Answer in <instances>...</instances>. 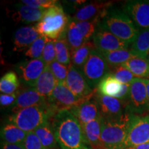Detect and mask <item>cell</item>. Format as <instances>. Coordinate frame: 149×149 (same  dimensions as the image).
I'll use <instances>...</instances> for the list:
<instances>
[{
  "instance_id": "6",
  "label": "cell",
  "mask_w": 149,
  "mask_h": 149,
  "mask_svg": "<svg viewBox=\"0 0 149 149\" xmlns=\"http://www.w3.org/2000/svg\"><path fill=\"white\" fill-rule=\"evenodd\" d=\"M87 82L93 89L110 72V66L103 55L94 49L81 69Z\"/></svg>"
},
{
  "instance_id": "39",
  "label": "cell",
  "mask_w": 149,
  "mask_h": 149,
  "mask_svg": "<svg viewBox=\"0 0 149 149\" xmlns=\"http://www.w3.org/2000/svg\"><path fill=\"white\" fill-rule=\"evenodd\" d=\"M19 93L16 92L13 94H2L0 95V104L1 107H13L17 98Z\"/></svg>"
},
{
  "instance_id": "17",
  "label": "cell",
  "mask_w": 149,
  "mask_h": 149,
  "mask_svg": "<svg viewBox=\"0 0 149 149\" xmlns=\"http://www.w3.org/2000/svg\"><path fill=\"white\" fill-rule=\"evenodd\" d=\"M47 102V97L40 94L35 88H29L19 93L15 104L12 107V111L14 113L26 108L44 105Z\"/></svg>"
},
{
  "instance_id": "26",
  "label": "cell",
  "mask_w": 149,
  "mask_h": 149,
  "mask_svg": "<svg viewBox=\"0 0 149 149\" xmlns=\"http://www.w3.org/2000/svg\"><path fill=\"white\" fill-rule=\"evenodd\" d=\"M135 77L149 79V61L146 59L133 57L122 64Z\"/></svg>"
},
{
  "instance_id": "34",
  "label": "cell",
  "mask_w": 149,
  "mask_h": 149,
  "mask_svg": "<svg viewBox=\"0 0 149 149\" xmlns=\"http://www.w3.org/2000/svg\"><path fill=\"white\" fill-rule=\"evenodd\" d=\"M110 73L114 77L115 79L122 84H130L136 78L129 70L123 66L110 68Z\"/></svg>"
},
{
  "instance_id": "31",
  "label": "cell",
  "mask_w": 149,
  "mask_h": 149,
  "mask_svg": "<svg viewBox=\"0 0 149 149\" xmlns=\"http://www.w3.org/2000/svg\"><path fill=\"white\" fill-rule=\"evenodd\" d=\"M20 81L16 72H8L0 79V91L2 94H13L16 93Z\"/></svg>"
},
{
  "instance_id": "20",
  "label": "cell",
  "mask_w": 149,
  "mask_h": 149,
  "mask_svg": "<svg viewBox=\"0 0 149 149\" xmlns=\"http://www.w3.org/2000/svg\"><path fill=\"white\" fill-rule=\"evenodd\" d=\"M101 121L100 115L86 124H81L86 139L93 149H104L101 139Z\"/></svg>"
},
{
  "instance_id": "30",
  "label": "cell",
  "mask_w": 149,
  "mask_h": 149,
  "mask_svg": "<svg viewBox=\"0 0 149 149\" xmlns=\"http://www.w3.org/2000/svg\"><path fill=\"white\" fill-rule=\"evenodd\" d=\"M56 60L61 64L69 67L71 64V53L66 38L55 41Z\"/></svg>"
},
{
  "instance_id": "28",
  "label": "cell",
  "mask_w": 149,
  "mask_h": 149,
  "mask_svg": "<svg viewBox=\"0 0 149 149\" xmlns=\"http://www.w3.org/2000/svg\"><path fill=\"white\" fill-rule=\"evenodd\" d=\"M65 38L69 46L70 53L78 49L85 42L81 32L76 26L75 22L70 20L67 27Z\"/></svg>"
},
{
  "instance_id": "19",
  "label": "cell",
  "mask_w": 149,
  "mask_h": 149,
  "mask_svg": "<svg viewBox=\"0 0 149 149\" xmlns=\"http://www.w3.org/2000/svg\"><path fill=\"white\" fill-rule=\"evenodd\" d=\"M15 11L13 14V19L16 22L25 24L40 22L44 16L46 10H40L32 8L22 2L16 3Z\"/></svg>"
},
{
  "instance_id": "14",
  "label": "cell",
  "mask_w": 149,
  "mask_h": 149,
  "mask_svg": "<svg viewBox=\"0 0 149 149\" xmlns=\"http://www.w3.org/2000/svg\"><path fill=\"white\" fill-rule=\"evenodd\" d=\"M65 84L75 95L81 98L86 97L94 92L87 82L82 71L70 64Z\"/></svg>"
},
{
  "instance_id": "10",
  "label": "cell",
  "mask_w": 149,
  "mask_h": 149,
  "mask_svg": "<svg viewBox=\"0 0 149 149\" xmlns=\"http://www.w3.org/2000/svg\"><path fill=\"white\" fill-rule=\"evenodd\" d=\"M93 42L95 49L102 53L128 49L129 46L127 42L119 39L99 25L93 37Z\"/></svg>"
},
{
  "instance_id": "41",
  "label": "cell",
  "mask_w": 149,
  "mask_h": 149,
  "mask_svg": "<svg viewBox=\"0 0 149 149\" xmlns=\"http://www.w3.org/2000/svg\"><path fill=\"white\" fill-rule=\"evenodd\" d=\"M124 149H149V142L140 145H137V146L127 147V148Z\"/></svg>"
},
{
  "instance_id": "23",
  "label": "cell",
  "mask_w": 149,
  "mask_h": 149,
  "mask_svg": "<svg viewBox=\"0 0 149 149\" xmlns=\"http://www.w3.org/2000/svg\"><path fill=\"white\" fill-rule=\"evenodd\" d=\"M135 57L147 59L149 55V29H141L130 49Z\"/></svg>"
},
{
  "instance_id": "35",
  "label": "cell",
  "mask_w": 149,
  "mask_h": 149,
  "mask_svg": "<svg viewBox=\"0 0 149 149\" xmlns=\"http://www.w3.org/2000/svg\"><path fill=\"white\" fill-rule=\"evenodd\" d=\"M48 66L57 81L61 83H65L69 67L61 64L57 60L51 63Z\"/></svg>"
},
{
  "instance_id": "27",
  "label": "cell",
  "mask_w": 149,
  "mask_h": 149,
  "mask_svg": "<svg viewBox=\"0 0 149 149\" xmlns=\"http://www.w3.org/2000/svg\"><path fill=\"white\" fill-rule=\"evenodd\" d=\"M94 49H95V47L93 42H85L81 47L71 53V64L81 70L91 52Z\"/></svg>"
},
{
  "instance_id": "42",
  "label": "cell",
  "mask_w": 149,
  "mask_h": 149,
  "mask_svg": "<svg viewBox=\"0 0 149 149\" xmlns=\"http://www.w3.org/2000/svg\"><path fill=\"white\" fill-rule=\"evenodd\" d=\"M145 84L146 86V91H147V95H148V98L149 100V79H144Z\"/></svg>"
},
{
  "instance_id": "13",
  "label": "cell",
  "mask_w": 149,
  "mask_h": 149,
  "mask_svg": "<svg viewBox=\"0 0 149 149\" xmlns=\"http://www.w3.org/2000/svg\"><path fill=\"white\" fill-rule=\"evenodd\" d=\"M124 10L136 26L149 29V0L128 1L124 6Z\"/></svg>"
},
{
  "instance_id": "32",
  "label": "cell",
  "mask_w": 149,
  "mask_h": 149,
  "mask_svg": "<svg viewBox=\"0 0 149 149\" xmlns=\"http://www.w3.org/2000/svg\"><path fill=\"white\" fill-rule=\"evenodd\" d=\"M100 18H95L89 21L75 22L76 26L81 32L85 42L90 41V39L94 35L97 29Z\"/></svg>"
},
{
  "instance_id": "4",
  "label": "cell",
  "mask_w": 149,
  "mask_h": 149,
  "mask_svg": "<svg viewBox=\"0 0 149 149\" xmlns=\"http://www.w3.org/2000/svg\"><path fill=\"white\" fill-rule=\"evenodd\" d=\"M133 115L127 111L117 119H106L102 117L101 139L104 149H124Z\"/></svg>"
},
{
  "instance_id": "12",
  "label": "cell",
  "mask_w": 149,
  "mask_h": 149,
  "mask_svg": "<svg viewBox=\"0 0 149 149\" xmlns=\"http://www.w3.org/2000/svg\"><path fill=\"white\" fill-rule=\"evenodd\" d=\"M46 65L42 58L24 61L15 66L22 82L33 88L35 82L45 69Z\"/></svg>"
},
{
  "instance_id": "18",
  "label": "cell",
  "mask_w": 149,
  "mask_h": 149,
  "mask_svg": "<svg viewBox=\"0 0 149 149\" xmlns=\"http://www.w3.org/2000/svg\"><path fill=\"white\" fill-rule=\"evenodd\" d=\"M40 35L35 26L19 28L13 35V51L17 52L27 51Z\"/></svg>"
},
{
  "instance_id": "5",
  "label": "cell",
  "mask_w": 149,
  "mask_h": 149,
  "mask_svg": "<svg viewBox=\"0 0 149 149\" xmlns=\"http://www.w3.org/2000/svg\"><path fill=\"white\" fill-rule=\"evenodd\" d=\"M69 24L68 17L59 3L46 9L42 20L35 26L37 32L49 40L65 38Z\"/></svg>"
},
{
  "instance_id": "2",
  "label": "cell",
  "mask_w": 149,
  "mask_h": 149,
  "mask_svg": "<svg viewBox=\"0 0 149 149\" xmlns=\"http://www.w3.org/2000/svg\"><path fill=\"white\" fill-rule=\"evenodd\" d=\"M99 26L128 44H133L139 31L124 11L109 9L103 15Z\"/></svg>"
},
{
  "instance_id": "11",
  "label": "cell",
  "mask_w": 149,
  "mask_h": 149,
  "mask_svg": "<svg viewBox=\"0 0 149 149\" xmlns=\"http://www.w3.org/2000/svg\"><path fill=\"white\" fill-rule=\"evenodd\" d=\"M100 107V115L106 119H117L126 113L128 102L101 95L97 89L95 94Z\"/></svg>"
},
{
  "instance_id": "25",
  "label": "cell",
  "mask_w": 149,
  "mask_h": 149,
  "mask_svg": "<svg viewBox=\"0 0 149 149\" xmlns=\"http://www.w3.org/2000/svg\"><path fill=\"white\" fill-rule=\"evenodd\" d=\"M123 84L115 79L110 73L108 74L97 86V91L105 96L116 97L122 89Z\"/></svg>"
},
{
  "instance_id": "9",
  "label": "cell",
  "mask_w": 149,
  "mask_h": 149,
  "mask_svg": "<svg viewBox=\"0 0 149 149\" xmlns=\"http://www.w3.org/2000/svg\"><path fill=\"white\" fill-rule=\"evenodd\" d=\"M149 142V114L133 115L130 120L124 148Z\"/></svg>"
},
{
  "instance_id": "15",
  "label": "cell",
  "mask_w": 149,
  "mask_h": 149,
  "mask_svg": "<svg viewBox=\"0 0 149 149\" xmlns=\"http://www.w3.org/2000/svg\"><path fill=\"white\" fill-rule=\"evenodd\" d=\"M95 94L91 98L69 110L81 125L97 118L101 115L98 102L95 97Z\"/></svg>"
},
{
  "instance_id": "16",
  "label": "cell",
  "mask_w": 149,
  "mask_h": 149,
  "mask_svg": "<svg viewBox=\"0 0 149 149\" xmlns=\"http://www.w3.org/2000/svg\"><path fill=\"white\" fill-rule=\"evenodd\" d=\"M112 3L110 1H95L88 3L81 7L73 17L74 22L89 21L95 18H101L107 10H109Z\"/></svg>"
},
{
  "instance_id": "24",
  "label": "cell",
  "mask_w": 149,
  "mask_h": 149,
  "mask_svg": "<svg viewBox=\"0 0 149 149\" xmlns=\"http://www.w3.org/2000/svg\"><path fill=\"white\" fill-rule=\"evenodd\" d=\"M34 132L46 148L48 149H58V144L56 140L51 121H46Z\"/></svg>"
},
{
  "instance_id": "22",
  "label": "cell",
  "mask_w": 149,
  "mask_h": 149,
  "mask_svg": "<svg viewBox=\"0 0 149 149\" xmlns=\"http://www.w3.org/2000/svg\"><path fill=\"white\" fill-rule=\"evenodd\" d=\"M27 133L12 123H7L1 128V137L2 141L10 144L23 145Z\"/></svg>"
},
{
  "instance_id": "29",
  "label": "cell",
  "mask_w": 149,
  "mask_h": 149,
  "mask_svg": "<svg viewBox=\"0 0 149 149\" xmlns=\"http://www.w3.org/2000/svg\"><path fill=\"white\" fill-rule=\"evenodd\" d=\"M109 64L110 68L122 66L129 59L135 57L130 53V50H117V51L102 53Z\"/></svg>"
},
{
  "instance_id": "21",
  "label": "cell",
  "mask_w": 149,
  "mask_h": 149,
  "mask_svg": "<svg viewBox=\"0 0 149 149\" xmlns=\"http://www.w3.org/2000/svg\"><path fill=\"white\" fill-rule=\"evenodd\" d=\"M58 84L59 81L50 70L48 65H46L45 69L37 79L33 88L42 95L48 98Z\"/></svg>"
},
{
  "instance_id": "1",
  "label": "cell",
  "mask_w": 149,
  "mask_h": 149,
  "mask_svg": "<svg viewBox=\"0 0 149 149\" xmlns=\"http://www.w3.org/2000/svg\"><path fill=\"white\" fill-rule=\"evenodd\" d=\"M50 121L61 149H93L86 139L80 122L70 111L58 112Z\"/></svg>"
},
{
  "instance_id": "37",
  "label": "cell",
  "mask_w": 149,
  "mask_h": 149,
  "mask_svg": "<svg viewBox=\"0 0 149 149\" xmlns=\"http://www.w3.org/2000/svg\"><path fill=\"white\" fill-rule=\"evenodd\" d=\"M20 2L40 10H46L59 3L56 0H22Z\"/></svg>"
},
{
  "instance_id": "8",
  "label": "cell",
  "mask_w": 149,
  "mask_h": 149,
  "mask_svg": "<svg viewBox=\"0 0 149 149\" xmlns=\"http://www.w3.org/2000/svg\"><path fill=\"white\" fill-rule=\"evenodd\" d=\"M96 90L97 88L95 89L94 92L91 95L84 98H81L75 95L67 87L66 84L59 82L55 88L54 89L51 96L48 98V100L57 113L64 110L69 111L72 108L79 105L93 97Z\"/></svg>"
},
{
  "instance_id": "40",
  "label": "cell",
  "mask_w": 149,
  "mask_h": 149,
  "mask_svg": "<svg viewBox=\"0 0 149 149\" xmlns=\"http://www.w3.org/2000/svg\"><path fill=\"white\" fill-rule=\"evenodd\" d=\"M1 149H25L23 145L18 144H10L8 143L1 141Z\"/></svg>"
},
{
  "instance_id": "38",
  "label": "cell",
  "mask_w": 149,
  "mask_h": 149,
  "mask_svg": "<svg viewBox=\"0 0 149 149\" xmlns=\"http://www.w3.org/2000/svg\"><path fill=\"white\" fill-rule=\"evenodd\" d=\"M23 146L25 149H48L42 144L35 132L27 133Z\"/></svg>"
},
{
  "instance_id": "36",
  "label": "cell",
  "mask_w": 149,
  "mask_h": 149,
  "mask_svg": "<svg viewBox=\"0 0 149 149\" xmlns=\"http://www.w3.org/2000/svg\"><path fill=\"white\" fill-rule=\"evenodd\" d=\"M41 58L44 61L46 65H49L53 61L56 60L55 41L48 40L44 47Z\"/></svg>"
},
{
  "instance_id": "43",
  "label": "cell",
  "mask_w": 149,
  "mask_h": 149,
  "mask_svg": "<svg viewBox=\"0 0 149 149\" xmlns=\"http://www.w3.org/2000/svg\"><path fill=\"white\" fill-rule=\"evenodd\" d=\"M147 59V60H148V61H149V55H148V57H147V59Z\"/></svg>"
},
{
  "instance_id": "3",
  "label": "cell",
  "mask_w": 149,
  "mask_h": 149,
  "mask_svg": "<svg viewBox=\"0 0 149 149\" xmlns=\"http://www.w3.org/2000/svg\"><path fill=\"white\" fill-rule=\"evenodd\" d=\"M57 112L48 102L44 105L22 109L9 116V123L16 125L26 133L34 132L46 121L51 120Z\"/></svg>"
},
{
  "instance_id": "33",
  "label": "cell",
  "mask_w": 149,
  "mask_h": 149,
  "mask_svg": "<svg viewBox=\"0 0 149 149\" xmlns=\"http://www.w3.org/2000/svg\"><path fill=\"white\" fill-rule=\"evenodd\" d=\"M49 39L46 38V37L40 35V37L33 42V44L30 46V48L25 52L26 57L31 58V59H40L42 57L43 51L46 42Z\"/></svg>"
},
{
  "instance_id": "7",
  "label": "cell",
  "mask_w": 149,
  "mask_h": 149,
  "mask_svg": "<svg viewBox=\"0 0 149 149\" xmlns=\"http://www.w3.org/2000/svg\"><path fill=\"white\" fill-rule=\"evenodd\" d=\"M126 111L131 114L144 116L148 115L149 100L144 79L136 77L130 84V94Z\"/></svg>"
}]
</instances>
